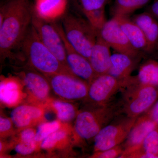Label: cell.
<instances>
[{
    "label": "cell",
    "mask_w": 158,
    "mask_h": 158,
    "mask_svg": "<svg viewBox=\"0 0 158 158\" xmlns=\"http://www.w3.org/2000/svg\"><path fill=\"white\" fill-rule=\"evenodd\" d=\"M137 80L141 85L158 88V62L150 60L140 67Z\"/></svg>",
    "instance_id": "obj_22"
},
{
    "label": "cell",
    "mask_w": 158,
    "mask_h": 158,
    "mask_svg": "<svg viewBox=\"0 0 158 158\" xmlns=\"http://www.w3.org/2000/svg\"><path fill=\"white\" fill-rule=\"evenodd\" d=\"M44 111L42 108L31 105L18 106L11 111L12 123L19 128L30 127L37 123H42L44 119Z\"/></svg>",
    "instance_id": "obj_15"
},
{
    "label": "cell",
    "mask_w": 158,
    "mask_h": 158,
    "mask_svg": "<svg viewBox=\"0 0 158 158\" xmlns=\"http://www.w3.org/2000/svg\"><path fill=\"white\" fill-rule=\"evenodd\" d=\"M150 0H115L113 7L114 16L127 17L128 15L141 9Z\"/></svg>",
    "instance_id": "obj_23"
},
{
    "label": "cell",
    "mask_w": 158,
    "mask_h": 158,
    "mask_svg": "<svg viewBox=\"0 0 158 158\" xmlns=\"http://www.w3.org/2000/svg\"><path fill=\"white\" fill-rule=\"evenodd\" d=\"M140 151L158 156V127L148 135Z\"/></svg>",
    "instance_id": "obj_27"
},
{
    "label": "cell",
    "mask_w": 158,
    "mask_h": 158,
    "mask_svg": "<svg viewBox=\"0 0 158 158\" xmlns=\"http://www.w3.org/2000/svg\"><path fill=\"white\" fill-rule=\"evenodd\" d=\"M61 19L66 39L78 52L89 60L96 41L97 31L87 19L75 15L65 13Z\"/></svg>",
    "instance_id": "obj_3"
},
{
    "label": "cell",
    "mask_w": 158,
    "mask_h": 158,
    "mask_svg": "<svg viewBox=\"0 0 158 158\" xmlns=\"http://www.w3.org/2000/svg\"><path fill=\"white\" fill-rule=\"evenodd\" d=\"M23 82L31 95L37 100H44L49 93L50 86L47 79L33 71L25 72Z\"/></svg>",
    "instance_id": "obj_18"
},
{
    "label": "cell",
    "mask_w": 158,
    "mask_h": 158,
    "mask_svg": "<svg viewBox=\"0 0 158 158\" xmlns=\"http://www.w3.org/2000/svg\"><path fill=\"white\" fill-rule=\"evenodd\" d=\"M37 142L36 141H19L16 144L15 150L17 153L22 155L31 154L35 151L37 148Z\"/></svg>",
    "instance_id": "obj_29"
},
{
    "label": "cell",
    "mask_w": 158,
    "mask_h": 158,
    "mask_svg": "<svg viewBox=\"0 0 158 158\" xmlns=\"http://www.w3.org/2000/svg\"><path fill=\"white\" fill-rule=\"evenodd\" d=\"M33 8L29 0H6L0 9V55L11 56L21 47L32 25Z\"/></svg>",
    "instance_id": "obj_1"
},
{
    "label": "cell",
    "mask_w": 158,
    "mask_h": 158,
    "mask_svg": "<svg viewBox=\"0 0 158 158\" xmlns=\"http://www.w3.org/2000/svg\"><path fill=\"white\" fill-rule=\"evenodd\" d=\"M36 131L31 127L23 129L20 135L19 141H35Z\"/></svg>",
    "instance_id": "obj_30"
},
{
    "label": "cell",
    "mask_w": 158,
    "mask_h": 158,
    "mask_svg": "<svg viewBox=\"0 0 158 158\" xmlns=\"http://www.w3.org/2000/svg\"><path fill=\"white\" fill-rule=\"evenodd\" d=\"M45 77L54 92L62 98L79 100L88 97V83L74 75L60 73Z\"/></svg>",
    "instance_id": "obj_7"
},
{
    "label": "cell",
    "mask_w": 158,
    "mask_h": 158,
    "mask_svg": "<svg viewBox=\"0 0 158 158\" xmlns=\"http://www.w3.org/2000/svg\"><path fill=\"white\" fill-rule=\"evenodd\" d=\"M59 120L43 122L37 128L35 136V141L37 143H41L47 137L60 129L62 127Z\"/></svg>",
    "instance_id": "obj_25"
},
{
    "label": "cell",
    "mask_w": 158,
    "mask_h": 158,
    "mask_svg": "<svg viewBox=\"0 0 158 158\" xmlns=\"http://www.w3.org/2000/svg\"><path fill=\"white\" fill-rule=\"evenodd\" d=\"M158 98V88L139 84L127 98L125 111L128 117L137 118L149 109Z\"/></svg>",
    "instance_id": "obj_9"
},
{
    "label": "cell",
    "mask_w": 158,
    "mask_h": 158,
    "mask_svg": "<svg viewBox=\"0 0 158 158\" xmlns=\"http://www.w3.org/2000/svg\"><path fill=\"white\" fill-rule=\"evenodd\" d=\"M158 127L148 114L137 118L127 138L124 152L119 158H129L140 150L148 135Z\"/></svg>",
    "instance_id": "obj_12"
},
{
    "label": "cell",
    "mask_w": 158,
    "mask_h": 158,
    "mask_svg": "<svg viewBox=\"0 0 158 158\" xmlns=\"http://www.w3.org/2000/svg\"><path fill=\"white\" fill-rule=\"evenodd\" d=\"M124 152L122 148L118 146H116L102 151L94 152L90 157L94 158H115L119 157Z\"/></svg>",
    "instance_id": "obj_28"
},
{
    "label": "cell",
    "mask_w": 158,
    "mask_h": 158,
    "mask_svg": "<svg viewBox=\"0 0 158 158\" xmlns=\"http://www.w3.org/2000/svg\"><path fill=\"white\" fill-rule=\"evenodd\" d=\"M148 115L158 127V102L154 106Z\"/></svg>",
    "instance_id": "obj_32"
},
{
    "label": "cell",
    "mask_w": 158,
    "mask_h": 158,
    "mask_svg": "<svg viewBox=\"0 0 158 158\" xmlns=\"http://www.w3.org/2000/svg\"><path fill=\"white\" fill-rule=\"evenodd\" d=\"M117 20L120 27L129 40L131 44L139 52H148L147 40L143 31L132 20L127 17L114 16Z\"/></svg>",
    "instance_id": "obj_19"
},
{
    "label": "cell",
    "mask_w": 158,
    "mask_h": 158,
    "mask_svg": "<svg viewBox=\"0 0 158 158\" xmlns=\"http://www.w3.org/2000/svg\"><path fill=\"white\" fill-rule=\"evenodd\" d=\"M143 31L148 43V52L158 49V21L148 11L137 15L132 20Z\"/></svg>",
    "instance_id": "obj_17"
},
{
    "label": "cell",
    "mask_w": 158,
    "mask_h": 158,
    "mask_svg": "<svg viewBox=\"0 0 158 158\" xmlns=\"http://www.w3.org/2000/svg\"><path fill=\"white\" fill-rule=\"evenodd\" d=\"M67 4V0H35L33 11L41 19L55 22L65 15Z\"/></svg>",
    "instance_id": "obj_16"
},
{
    "label": "cell",
    "mask_w": 158,
    "mask_h": 158,
    "mask_svg": "<svg viewBox=\"0 0 158 158\" xmlns=\"http://www.w3.org/2000/svg\"><path fill=\"white\" fill-rule=\"evenodd\" d=\"M148 12L158 21V0L154 2L148 9Z\"/></svg>",
    "instance_id": "obj_33"
},
{
    "label": "cell",
    "mask_w": 158,
    "mask_h": 158,
    "mask_svg": "<svg viewBox=\"0 0 158 158\" xmlns=\"http://www.w3.org/2000/svg\"><path fill=\"white\" fill-rule=\"evenodd\" d=\"M110 47L98 34L89 61L97 76L108 73L111 64Z\"/></svg>",
    "instance_id": "obj_14"
},
{
    "label": "cell",
    "mask_w": 158,
    "mask_h": 158,
    "mask_svg": "<svg viewBox=\"0 0 158 158\" xmlns=\"http://www.w3.org/2000/svg\"><path fill=\"white\" fill-rule=\"evenodd\" d=\"M137 118L128 117L105 126L94 138V152L102 151L118 146L126 140Z\"/></svg>",
    "instance_id": "obj_5"
},
{
    "label": "cell",
    "mask_w": 158,
    "mask_h": 158,
    "mask_svg": "<svg viewBox=\"0 0 158 158\" xmlns=\"http://www.w3.org/2000/svg\"><path fill=\"white\" fill-rule=\"evenodd\" d=\"M60 129L47 137L40 143L41 148L51 150L57 147L68 137V132L64 129Z\"/></svg>",
    "instance_id": "obj_26"
},
{
    "label": "cell",
    "mask_w": 158,
    "mask_h": 158,
    "mask_svg": "<svg viewBox=\"0 0 158 158\" xmlns=\"http://www.w3.org/2000/svg\"><path fill=\"white\" fill-rule=\"evenodd\" d=\"M32 25L44 44L63 65L68 68L64 42L53 22L41 19L33 11Z\"/></svg>",
    "instance_id": "obj_6"
},
{
    "label": "cell",
    "mask_w": 158,
    "mask_h": 158,
    "mask_svg": "<svg viewBox=\"0 0 158 158\" xmlns=\"http://www.w3.org/2000/svg\"><path fill=\"white\" fill-rule=\"evenodd\" d=\"M52 107L59 121L69 122L76 117V109L73 105L67 102L56 100L52 103Z\"/></svg>",
    "instance_id": "obj_24"
},
{
    "label": "cell",
    "mask_w": 158,
    "mask_h": 158,
    "mask_svg": "<svg viewBox=\"0 0 158 158\" xmlns=\"http://www.w3.org/2000/svg\"><path fill=\"white\" fill-rule=\"evenodd\" d=\"M12 120L9 118L1 117L0 118V133L1 136H6L12 129Z\"/></svg>",
    "instance_id": "obj_31"
},
{
    "label": "cell",
    "mask_w": 158,
    "mask_h": 158,
    "mask_svg": "<svg viewBox=\"0 0 158 158\" xmlns=\"http://www.w3.org/2000/svg\"><path fill=\"white\" fill-rule=\"evenodd\" d=\"M53 23L64 42L68 68L74 75L89 84L97 76L89 60L71 45L65 37L62 25L58 24L56 22Z\"/></svg>",
    "instance_id": "obj_10"
},
{
    "label": "cell",
    "mask_w": 158,
    "mask_h": 158,
    "mask_svg": "<svg viewBox=\"0 0 158 158\" xmlns=\"http://www.w3.org/2000/svg\"><path fill=\"white\" fill-rule=\"evenodd\" d=\"M98 34L116 52L127 55L132 58L139 54V51L131 44L115 17L106 21Z\"/></svg>",
    "instance_id": "obj_11"
},
{
    "label": "cell",
    "mask_w": 158,
    "mask_h": 158,
    "mask_svg": "<svg viewBox=\"0 0 158 158\" xmlns=\"http://www.w3.org/2000/svg\"><path fill=\"white\" fill-rule=\"evenodd\" d=\"M98 33L106 21L105 9L110 0H72Z\"/></svg>",
    "instance_id": "obj_13"
},
{
    "label": "cell",
    "mask_w": 158,
    "mask_h": 158,
    "mask_svg": "<svg viewBox=\"0 0 158 158\" xmlns=\"http://www.w3.org/2000/svg\"><path fill=\"white\" fill-rule=\"evenodd\" d=\"M132 58L118 53L111 56V64L108 74L122 81H128L134 68Z\"/></svg>",
    "instance_id": "obj_20"
},
{
    "label": "cell",
    "mask_w": 158,
    "mask_h": 158,
    "mask_svg": "<svg viewBox=\"0 0 158 158\" xmlns=\"http://www.w3.org/2000/svg\"><path fill=\"white\" fill-rule=\"evenodd\" d=\"M128 81H122L109 74L96 76L88 84V97L98 104L106 105L122 87L128 85Z\"/></svg>",
    "instance_id": "obj_8"
},
{
    "label": "cell",
    "mask_w": 158,
    "mask_h": 158,
    "mask_svg": "<svg viewBox=\"0 0 158 158\" xmlns=\"http://www.w3.org/2000/svg\"><path fill=\"white\" fill-rule=\"evenodd\" d=\"M20 50L27 58L30 65L45 76L60 73L73 74L44 44L32 25L23 41Z\"/></svg>",
    "instance_id": "obj_2"
},
{
    "label": "cell",
    "mask_w": 158,
    "mask_h": 158,
    "mask_svg": "<svg viewBox=\"0 0 158 158\" xmlns=\"http://www.w3.org/2000/svg\"><path fill=\"white\" fill-rule=\"evenodd\" d=\"M116 111L115 107L104 105L94 110L81 111L77 115L75 132L82 139L94 138L100 130L115 117Z\"/></svg>",
    "instance_id": "obj_4"
},
{
    "label": "cell",
    "mask_w": 158,
    "mask_h": 158,
    "mask_svg": "<svg viewBox=\"0 0 158 158\" xmlns=\"http://www.w3.org/2000/svg\"><path fill=\"white\" fill-rule=\"evenodd\" d=\"M20 84L16 79L7 78L0 83L1 101L9 106H16L23 96Z\"/></svg>",
    "instance_id": "obj_21"
}]
</instances>
